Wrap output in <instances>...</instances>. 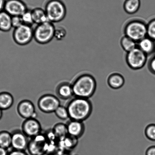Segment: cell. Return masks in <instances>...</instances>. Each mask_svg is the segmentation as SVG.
<instances>
[{
    "label": "cell",
    "mask_w": 155,
    "mask_h": 155,
    "mask_svg": "<svg viewBox=\"0 0 155 155\" xmlns=\"http://www.w3.org/2000/svg\"><path fill=\"white\" fill-rule=\"evenodd\" d=\"M70 120L83 122L91 115L93 106L88 99L74 97L67 106Z\"/></svg>",
    "instance_id": "6da1fadb"
},
{
    "label": "cell",
    "mask_w": 155,
    "mask_h": 155,
    "mask_svg": "<svg viewBox=\"0 0 155 155\" xmlns=\"http://www.w3.org/2000/svg\"><path fill=\"white\" fill-rule=\"evenodd\" d=\"M71 85L74 97L88 99L94 94L97 86L95 78L88 73L79 75Z\"/></svg>",
    "instance_id": "7a4b0ae2"
},
{
    "label": "cell",
    "mask_w": 155,
    "mask_h": 155,
    "mask_svg": "<svg viewBox=\"0 0 155 155\" xmlns=\"http://www.w3.org/2000/svg\"><path fill=\"white\" fill-rule=\"evenodd\" d=\"M44 9L48 20L53 23L61 21L67 15V7L62 0H48Z\"/></svg>",
    "instance_id": "3957f363"
},
{
    "label": "cell",
    "mask_w": 155,
    "mask_h": 155,
    "mask_svg": "<svg viewBox=\"0 0 155 155\" xmlns=\"http://www.w3.org/2000/svg\"><path fill=\"white\" fill-rule=\"evenodd\" d=\"M124 31V35L137 43L147 36V24L140 19H133L125 25Z\"/></svg>",
    "instance_id": "277c9868"
},
{
    "label": "cell",
    "mask_w": 155,
    "mask_h": 155,
    "mask_svg": "<svg viewBox=\"0 0 155 155\" xmlns=\"http://www.w3.org/2000/svg\"><path fill=\"white\" fill-rule=\"evenodd\" d=\"M55 28L49 21L37 25L34 28V40L39 44H47L54 38Z\"/></svg>",
    "instance_id": "5b68a950"
},
{
    "label": "cell",
    "mask_w": 155,
    "mask_h": 155,
    "mask_svg": "<svg viewBox=\"0 0 155 155\" xmlns=\"http://www.w3.org/2000/svg\"><path fill=\"white\" fill-rule=\"evenodd\" d=\"M147 57L146 54L137 47L133 50L127 53L126 62L128 67L132 70H140L147 63Z\"/></svg>",
    "instance_id": "8992f818"
},
{
    "label": "cell",
    "mask_w": 155,
    "mask_h": 155,
    "mask_svg": "<svg viewBox=\"0 0 155 155\" xmlns=\"http://www.w3.org/2000/svg\"><path fill=\"white\" fill-rule=\"evenodd\" d=\"M12 37L16 44L21 46H25L34 39V28L31 26L23 24L14 28Z\"/></svg>",
    "instance_id": "52a82bcc"
},
{
    "label": "cell",
    "mask_w": 155,
    "mask_h": 155,
    "mask_svg": "<svg viewBox=\"0 0 155 155\" xmlns=\"http://www.w3.org/2000/svg\"><path fill=\"white\" fill-rule=\"evenodd\" d=\"M48 147V140L45 133H42L31 138L28 150L31 155H40L46 153Z\"/></svg>",
    "instance_id": "ba28073f"
},
{
    "label": "cell",
    "mask_w": 155,
    "mask_h": 155,
    "mask_svg": "<svg viewBox=\"0 0 155 155\" xmlns=\"http://www.w3.org/2000/svg\"><path fill=\"white\" fill-rule=\"evenodd\" d=\"M37 105L42 112L51 114L54 112L61 106V102L58 97L53 94H45L39 98Z\"/></svg>",
    "instance_id": "9c48e42d"
},
{
    "label": "cell",
    "mask_w": 155,
    "mask_h": 155,
    "mask_svg": "<svg viewBox=\"0 0 155 155\" xmlns=\"http://www.w3.org/2000/svg\"><path fill=\"white\" fill-rule=\"evenodd\" d=\"M21 130L31 139L42 133L41 125L36 118L28 119L22 123Z\"/></svg>",
    "instance_id": "30bf717a"
},
{
    "label": "cell",
    "mask_w": 155,
    "mask_h": 155,
    "mask_svg": "<svg viewBox=\"0 0 155 155\" xmlns=\"http://www.w3.org/2000/svg\"><path fill=\"white\" fill-rule=\"evenodd\" d=\"M28 9L22 0H6L4 11L12 16H21Z\"/></svg>",
    "instance_id": "8fae6325"
},
{
    "label": "cell",
    "mask_w": 155,
    "mask_h": 155,
    "mask_svg": "<svg viewBox=\"0 0 155 155\" xmlns=\"http://www.w3.org/2000/svg\"><path fill=\"white\" fill-rule=\"evenodd\" d=\"M11 134V147L13 150L22 151L27 150L29 138L22 130H15Z\"/></svg>",
    "instance_id": "7c38bea8"
},
{
    "label": "cell",
    "mask_w": 155,
    "mask_h": 155,
    "mask_svg": "<svg viewBox=\"0 0 155 155\" xmlns=\"http://www.w3.org/2000/svg\"><path fill=\"white\" fill-rule=\"evenodd\" d=\"M17 112L19 116L25 120L31 118H36L37 117L35 107L31 101L23 100L18 105Z\"/></svg>",
    "instance_id": "4fadbf2b"
},
{
    "label": "cell",
    "mask_w": 155,
    "mask_h": 155,
    "mask_svg": "<svg viewBox=\"0 0 155 155\" xmlns=\"http://www.w3.org/2000/svg\"><path fill=\"white\" fill-rule=\"evenodd\" d=\"M66 124L68 135L78 139L83 135L85 130L83 122L70 120Z\"/></svg>",
    "instance_id": "5bb4252c"
},
{
    "label": "cell",
    "mask_w": 155,
    "mask_h": 155,
    "mask_svg": "<svg viewBox=\"0 0 155 155\" xmlns=\"http://www.w3.org/2000/svg\"><path fill=\"white\" fill-rule=\"evenodd\" d=\"M56 93L58 97L64 100H67L74 96L71 84L67 82L60 84L57 87Z\"/></svg>",
    "instance_id": "9a60e30c"
},
{
    "label": "cell",
    "mask_w": 155,
    "mask_h": 155,
    "mask_svg": "<svg viewBox=\"0 0 155 155\" xmlns=\"http://www.w3.org/2000/svg\"><path fill=\"white\" fill-rule=\"evenodd\" d=\"M78 139L68 135L59 139L58 143V150L70 152L78 145Z\"/></svg>",
    "instance_id": "2e32d148"
},
{
    "label": "cell",
    "mask_w": 155,
    "mask_h": 155,
    "mask_svg": "<svg viewBox=\"0 0 155 155\" xmlns=\"http://www.w3.org/2000/svg\"><path fill=\"white\" fill-rule=\"evenodd\" d=\"M107 84L110 88L118 89L122 87L125 83V79L122 75L118 73L111 74L108 77Z\"/></svg>",
    "instance_id": "e0dca14e"
},
{
    "label": "cell",
    "mask_w": 155,
    "mask_h": 155,
    "mask_svg": "<svg viewBox=\"0 0 155 155\" xmlns=\"http://www.w3.org/2000/svg\"><path fill=\"white\" fill-rule=\"evenodd\" d=\"M137 47L147 55H150L155 50L154 41L147 37L137 43Z\"/></svg>",
    "instance_id": "ac0fdd59"
},
{
    "label": "cell",
    "mask_w": 155,
    "mask_h": 155,
    "mask_svg": "<svg viewBox=\"0 0 155 155\" xmlns=\"http://www.w3.org/2000/svg\"><path fill=\"white\" fill-rule=\"evenodd\" d=\"M31 12L34 24L36 25L49 21L44 8L36 7L31 10Z\"/></svg>",
    "instance_id": "d6986e66"
},
{
    "label": "cell",
    "mask_w": 155,
    "mask_h": 155,
    "mask_svg": "<svg viewBox=\"0 0 155 155\" xmlns=\"http://www.w3.org/2000/svg\"><path fill=\"white\" fill-rule=\"evenodd\" d=\"M12 16L3 10L0 12V31L8 32L12 28Z\"/></svg>",
    "instance_id": "ffe728a7"
},
{
    "label": "cell",
    "mask_w": 155,
    "mask_h": 155,
    "mask_svg": "<svg viewBox=\"0 0 155 155\" xmlns=\"http://www.w3.org/2000/svg\"><path fill=\"white\" fill-rule=\"evenodd\" d=\"M13 103L14 98L10 93L7 92L0 93V109L2 111L9 109Z\"/></svg>",
    "instance_id": "44dd1931"
},
{
    "label": "cell",
    "mask_w": 155,
    "mask_h": 155,
    "mask_svg": "<svg viewBox=\"0 0 155 155\" xmlns=\"http://www.w3.org/2000/svg\"><path fill=\"white\" fill-rule=\"evenodd\" d=\"M140 6V0H125L123 8L127 14L132 15L137 12Z\"/></svg>",
    "instance_id": "7402d4cb"
},
{
    "label": "cell",
    "mask_w": 155,
    "mask_h": 155,
    "mask_svg": "<svg viewBox=\"0 0 155 155\" xmlns=\"http://www.w3.org/2000/svg\"><path fill=\"white\" fill-rule=\"evenodd\" d=\"M120 45L123 50L127 53L137 47V43L136 42L126 35L121 38L120 40Z\"/></svg>",
    "instance_id": "603a6c76"
},
{
    "label": "cell",
    "mask_w": 155,
    "mask_h": 155,
    "mask_svg": "<svg viewBox=\"0 0 155 155\" xmlns=\"http://www.w3.org/2000/svg\"><path fill=\"white\" fill-rule=\"evenodd\" d=\"M11 144L12 134L5 130L0 132V147L8 150Z\"/></svg>",
    "instance_id": "cb8c5ba5"
},
{
    "label": "cell",
    "mask_w": 155,
    "mask_h": 155,
    "mask_svg": "<svg viewBox=\"0 0 155 155\" xmlns=\"http://www.w3.org/2000/svg\"><path fill=\"white\" fill-rule=\"evenodd\" d=\"M52 130L59 140L68 135L67 124L63 123H60L55 124Z\"/></svg>",
    "instance_id": "d4e9b609"
},
{
    "label": "cell",
    "mask_w": 155,
    "mask_h": 155,
    "mask_svg": "<svg viewBox=\"0 0 155 155\" xmlns=\"http://www.w3.org/2000/svg\"><path fill=\"white\" fill-rule=\"evenodd\" d=\"M54 113L56 117L61 120H65L69 118L68 110L66 107L61 105Z\"/></svg>",
    "instance_id": "484cf974"
},
{
    "label": "cell",
    "mask_w": 155,
    "mask_h": 155,
    "mask_svg": "<svg viewBox=\"0 0 155 155\" xmlns=\"http://www.w3.org/2000/svg\"><path fill=\"white\" fill-rule=\"evenodd\" d=\"M67 31L64 27L62 26L55 27L54 32V38L57 40H64L67 35Z\"/></svg>",
    "instance_id": "4316f807"
},
{
    "label": "cell",
    "mask_w": 155,
    "mask_h": 155,
    "mask_svg": "<svg viewBox=\"0 0 155 155\" xmlns=\"http://www.w3.org/2000/svg\"><path fill=\"white\" fill-rule=\"evenodd\" d=\"M144 134L147 139L152 141H155V124L148 125L145 128Z\"/></svg>",
    "instance_id": "83f0119b"
},
{
    "label": "cell",
    "mask_w": 155,
    "mask_h": 155,
    "mask_svg": "<svg viewBox=\"0 0 155 155\" xmlns=\"http://www.w3.org/2000/svg\"><path fill=\"white\" fill-rule=\"evenodd\" d=\"M24 25L32 26L34 25L31 10L28 9L21 16Z\"/></svg>",
    "instance_id": "f1b7e54d"
},
{
    "label": "cell",
    "mask_w": 155,
    "mask_h": 155,
    "mask_svg": "<svg viewBox=\"0 0 155 155\" xmlns=\"http://www.w3.org/2000/svg\"><path fill=\"white\" fill-rule=\"evenodd\" d=\"M147 37L155 41V19H152L147 24Z\"/></svg>",
    "instance_id": "f546056e"
},
{
    "label": "cell",
    "mask_w": 155,
    "mask_h": 155,
    "mask_svg": "<svg viewBox=\"0 0 155 155\" xmlns=\"http://www.w3.org/2000/svg\"><path fill=\"white\" fill-rule=\"evenodd\" d=\"M12 28H15L23 25L21 16H12Z\"/></svg>",
    "instance_id": "4dcf8cb0"
},
{
    "label": "cell",
    "mask_w": 155,
    "mask_h": 155,
    "mask_svg": "<svg viewBox=\"0 0 155 155\" xmlns=\"http://www.w3.org/2000/svg\"><path fill=\"white\" fill-rule=\"evenodd\" d=\"M148 67L150 71L155 74V56L153 57L150 60Z\"/></svg>",
    "instance_id": "1f68e13d"
},
{
    "label": "cell",
    "mask_w": 155,
    "mask_h": 155,
    "mask_svg": "<svg viewBox=\"0 0 155 155\" xmlns=\"http://www.w3.org/2000/svg\"><path fill=\"white\" fill-rule=\"evenodd\" d=\"M8 155H28L25 151L12 150L9 151Z\"/></svg>",
    "instance_id": "d6a6232c"
},
{
    "label": "cell",
    "mask_w": 155,
    "mask_h": 155,
    "mask_svg": "<svg viewBox=\"0 0 155 155\" xmlns=\"http://www.w3.org/2000/svg\"><path fill=\"white\" fill-rule=\"evenodd\" d=\"M145 155H155V146L148 147L146 150Z\"/></svg>",
    "instance_id": "836d02e7"
},
{
    "label": "cell",
    "mask_w": 155,
    "mask_h": 155,
    "mask_svg": "<svg viewBox=\"0 0 155 155\" xmlns=\"http://www.w3.org/2000/svg\"><path fill=\"white\" fill-rule=\"evenodd\" d=\"M53 155H71L70 154V152L58 150Z\"/></svg>",
    "instance_id": "e575fe53"
},
{
    "label": "cell",
    "mask_w": 155,
    "mask_h": 155,
    "mask_svg": "<svg viewBox=\"0 0 155 155\" xmlns=\"http://www.w3.org/2000/svg\"><path fill=\"white\" fill-rule=\"evenodd\" d=\"M6 0H0V12L3 11Z\"/></svg>",
    "instance_id": "d590c367"
},
{
    "label": "cell",
    "mask_w": 155,
    "mask_h": 155,
    "mask_svg": "<svg viewBox=\"0 0 155 155\" xmlns=\"http://www.w3.org/2000/svg\"><path fill=\"white\" fill-rule=\"evenodd\" d=\"M8 150L0 147V155H8Z\"/></svg>",
    "instance_id": "8d00e7d4"
},
{
    "label": "cell",
    "mask_w": 155,
    "mask_h": 155,
    "mask_svg": "<svg viewBox=\"0 0 155 155\" xmlns=\"http://www.w3.org/2000/svg\"><path fill=\"white\" fill-rule=\"evenodd\" d=\"M2 110L0 109V119L2 118Z\"/></svg>",
    "instance_id": "74e56055"
},
{
    "label": "cell",
    "mask_w": 155,
    "mask_h": 155,
    "mask_svg": "<svg viewBox=\"0 0 155 155\" xmlns=\"http://www.w3.org/2000/svg\"><path fill=\"white\" fill-rule=\"evenodd\" d=\"M40 155H50L48 154V153H43V154H42Z\"/></svg>",
    "instance_id": "f35d334b"
}]
</instances>
